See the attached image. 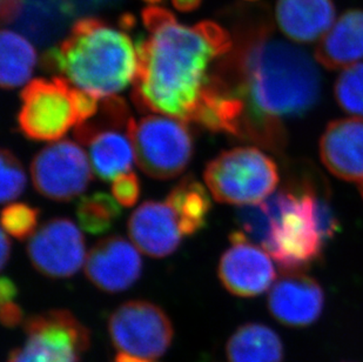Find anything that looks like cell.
I'll use <instances>...</instances> for the list:
<instances>
[{"label":"cell","instance_id":"cell-27","mask_svg":"<svg viewBox=\"0 0 363 362\" xmlns=\"http://www.w3.org/2000/svg\"><path fill=\"white\" fill-rule=\"evenodd\" d=\"M112 195L123 207H132L140 197V182L133 172H127L114 179Z\"/></svg>","mask_w":363,"mask_h":362},{"label":"cell","instance_id":"cell-2","mask_svg":"<svg viewBox=\"0 0 363 362\" xmlns=\"http://www.w3.org/2000/svg\"><path fill=\"white\" fill-rule=\"evenodd\" d=\"M143 21L148 35L137 43L134 105L194 123L212 78L209 70L233 50L232 38L213 21L180 24L160 7L145 9Z\"/></svg>","mask_w":363,"mask_h":362},{"label":"cell","instance_id":"cell-10","mask_svg":"<svg viewBox=\"0 0 363 362\" xmlns=\"http://www.w3.org/2000/svg\"><path fill=\"white\" fill-rule=\"evenodd\" d=\"M108 331L121 353L150 360L164 356L174 335L167 314L144 300L127 301L119 306L110 317Z\"/></svg>","mask_w":363,"mask_h":362},{"label":"cell","instance_id":"cell-7","mask_svg":"<svg viewBox=\"0 0 363 362\" xmlns=\"http://www.w3.org/2000/svg\"><path fill=\"white\" fill-rule=\"evenodd\" d=\"M132 116L125 100L107 97L100 102L99 112L74 128V137L89 148L91 166L98 178L113 181L133 166V145L128 136Z\"/></svg>","mask_w":363,"mask_h":362},{"label":"cell","instance_id":"cell-32","mask_svg":"<svg viewBox=\"0 0 363 362\" xmlns=\"http://www.w3.org/2000/svg\"><path fill=\"white\" fill-rule=\"evenodd\" d=\"M114 362H155L153 360L144 359V358H138V356H130L126 353H121L118 354Z\"/></svg>","mask_w":363,"mask_h":362},{"label":"cell","instance_id":"cell-13","mask_svg":"<svg viewBox=\"0 0 363 362\" xmlns=\"http://www.w3.org/2000/svg\"><path fill=\"white\" fill-rule=\"evenodd\" d=\"M230 241L232 246L221 256L218 267L223 287L241 297H257L269 290L277 279L271 256L241 231H234Z\"/></svg>","mask_w":363,"mask_h":362},{"label":"cell","instance_id":"cell-20","mask_svg":"<svg viewBox=\"0 0 363 362\" xmlns=\"http://www.w3.org/2000/svg\"><path fill=\"white\" fill-rule=\"evenodd\" d=\"M230 362H284L281 339L268 326L246 324L227 342Z\"/></svg>","mask_w":363,"mask_h":362},{"label":"cell","instance_id":"cell-1","mask_svg":"<svg viewBox=\"0 0 363 362\" xmlns=\"http://www.w3.org/2000/svg\"><path fill=\"white\" fill-rule=\"evenodd\" d=\"M212 82L241 104V141L271 150L284 146V120L309 112L323 86L315 59L295 43L273 37L267 26L245 35L228 60L216 66Z\"/></svg>","mask_w":363,"mask_h":362},{"label":"cell","instance_id":"cell-15","mask_svg":"<svg viewBox=\"0 0 363 362\" xmlns=\"http://www.w3.org/2000/svg\"><path fill=\"white\" fill-rule=\"evenodd\" d=\"M325 293L314 278L301 272H284L268 294L271 314L287 327H308L319 320Z\"/></svg>","mask_w":363,"mask_h":362},{"label":"cell","instance_id":"cell-6","mask_svg":"<svg viewBox=\"0 0 363 362\" xmlns=\"http://www.w3.org/2000/svg\"><path fill=\"white\" fill-rule=\"evenodd\" d=\"M128 136L135 163L151 178H175L192 160L194 141L182 120L162 114H150L138 121L130 118Z\"/></svg>","mask_w":363,"mask_h":362},{"label":"cell","instance_id":"cell-22","mask_svg":"<svg viewBox=\"0 0 363 362\" xmlns=\"http://www.w3.org/2000/svg\"><path fill=\"white\" fill-rule=\"evenodd\" d=\"M33 45L24 35L4 30L0 37V84L5 89L24 85L37 65Z\"/></svg>","mask_w":363,"mask_h":362},{"label":"cell","instance_id":"cell-5","mask_svg":"<svg viewBox=\"0 0 363 362\" xmlns=\"http://www.w3.org/2000/svg\"><path fill=\"white\" fill-rule=\"evenodd\" d=\"M203 179L216 202L247 206L269 198L280 175L268 154L257 147L240 146L223 150L209 161Z\"/></svg>","mask_w":363,"mask_h":362},{"label":"cell","instance_id":"cell-28","mask_svg":"<svg viewBox=\"0 0 363 362\" xmlns=\"http://www.w3.org/2000/svg\"><path fill=\"white\" fill-rule=\"evenodd\" d=\"M1 322L6 327H16L23 322V311L13 301L1 302Z\"/></svg>","mask_w":363,"mask_h":362},{"label":"cell","instance_id":"cell-30","mask_svg":"<svg viewBox=\"0 0 363 362\" xmlns=\"http://www.w3.org/2000/svg\"><path fill=\"white\" fill-rule=\"evenodd\" d=\"M175 9L182 12H192L201 4V0H172Z\"/></svg>","mask_w":363,"mask_h":362},{"label":"cell","instance_id":"cell-31","mask_svg":"<svg viewBox=\"0 0 363 362\" xmlns=\"http://www.w3.org/2000/svg\"><path fill=\"white\" fill-rule=\"evenodd\" d=\"M11 254V243L6 232H1V268H5L7 261L10 259Z\"/></svg>","mask_w":363,"mask_h":362},{"label":"cell","instance_id":"cell-24","mask_svg":"<svg viewBox=\"0 0 363 362\" xmlns=\"http://www.w3.org/2000/svg\"><path fill=\"white\" fill-rule=\"evenodd\" d=\"M334 96L345 112L363 116V62L343 70L336 79Z\"/></svg>","mask_w":363,"mask_h":362},{"label":"cell","instance_id":"cell-9","mask_svg":"<svg viewBox=\"0 0 363 362\" xmlns=\"http://www.w3.org/2000/svg\"><path fill=\"white\" fill-rule=\"evenodd\" d=\"M26 342L7 362H79L89 349V331L64 309L32 315L24 326Z\"/></svg>","mask_w":363,"mask_h":362},{"label":"cell","instance_id":"cell-19","mask_svg":"<svg viewBox=\"0 0 363 362\" xmlns=\"http://www.w3.org/2000/svg\"><path fill=\"white\" fill-rule=\"evenodd\" d=\"M315 60L327 70H342L363 60V10L341 14L315 48Z\"/></svg>","mask_w":363,"mask_h":362},{"label":"cell","instance_id":"cell-16","mask_svg":"<svg viewBox=\"0 0 363 362\" xmlns=\"http://www.w3.org/2000/svg\"><path fill=\"white\" fill-rule=\"evenodd\" d=\"M320 157L336 178L357 185L363 199V119L330 121L320 139Z\"/></svg>","mask_w":363,"mask_h":362},{"label":"cell","instance_id":"cell-18","mask_svg":"<svg viewBox=\"0 0 363 362\" xmlns=\"http://www.w3.org/2000/svg\"><path fill=\"white\" fill-rule=\"evenodd\" d=\"M275 23L295 44L319 41L335 23L334 0H278Z\"/></svg>","mask_w":363,"mask_h":362},{"label":"cell","instance_id":"cell-17","mask_svg":"<svg viewBox=\"0 0 363 362\" xmlns=\"http://www.w3.org/2000/svg\"><path fill=\"white\" fill-rule=\"evenodd\" d=\"M127 229L134 246L152 258L171 256L185 236L174 211L166 202L141 204L130 216Z\"/></svg>","mask_w":363,"mask_h":362},{"label":"cell","instance_id":"cell-11","mask_svg":"<svg viewBox=\"0 0 363 362\" xmlns=\"http://www.w3.org/2000/svg\"><path fill=\"white\" fill-rule=\"evenodd\" d=\"M91 170L89 158L79 145L71 141H55L33 158L32 182L45 198L71 202L89 187Z\"/></svg>","mask_w":363,"mask_h":362},{"label":"cell","instance_id":"cell-26","mask_svg":"<svg viewBox=\"0 0 363 362\" xmlns=\"http://www.w3.org/2000/svg\"><path fill=\"white\" fill-rule=\"evenodd\" d=\"M1 202H11L21 197L26 186V175L21 161L11 150H1Z\"/></svg>","mask_w":363,"mask_h":362},{"label":"cell","instance_id":"cell-21","mask_svg":"<svg viewBox=\"0 0 363 362\" xmlns=\"http://www.w3.org/2000/svg\"><path fill=\"white\" fill-rule=\"evenodd\" d=\"M166 202L174 211L184 236H192L203 229L212 209L207 188L191 175L172 188Z\"/></svg>","mask_w":363,"mask_h":362},{"label":"cell","instance_id":"cell-25","mask_svg":"<svg viewBox=\"0 0 363 362\" xmlns=\"http://www.w3.org/2000/svg\"><path fill=\"white\" fill-rule=\"evenodd\" d=\"M39 209L26 204H11L3 209L1 225L5 232L16 239L25 240L35 234Z\"/></svg>","mask_w":363,"mask_h":362},{"label":"cell","instance_id":"cell-34","mask_svg":"<svg viewBox=\"0 0 363 362\" xmlns=\"http://www.w3.org/2000/svg\"><path fill=\"white\" fill-rule=\"evenodd\" d=\"M247 1H257V0H247Z\"/></svg>","mask_w":363,"mask_h":362},{"label":"cell","instance_id":"cell-8","mask_svg":"<svg viewBox=\"0 0 363 362\" xmlns=\"http://www.w3.org/2000/svg\"><path fill=\"white\" fill-rule=\"evenodd\" d=\"M78 125L76 87L66 79H35L23 89L18 126L30 141H57Z\"/></svg>","mask_w":363,"mask_h":362},{"label":"cell","instance_id":"cell-23","mask_svg":"<svg viewBox=\"0 0 363 362\" xmlns=\"http://www.w3.org/2000/svg\"><path fill=\"white\" fill-rule=\"evenodd\" d=\"M121 204L104 192L82 197L77 204L76 214L82 231L100 236L108 232L121 218Z\"/></svg>","mask_w":363,"mask_h":362},{"label":"cell","instance_id":"cell-29","mask_svg":"<svg viewBox=\"0 0 363 362\" xmlns=\"http://www.w3.org/2000/svg\"><path fill=\"white\" fill-rule=\"evenodd\" d=\"M18 288L13 281L10 278L3 277L0 281V300L1 302L5 301H13L14 297H17Z\"/></svg>","mask_w":363,"mask_h":362},{"label":"cell","instance_id":"cell-33","mask_svg":"<svg viewBox=\"0 0 363 362\" xmlns=\"http://www.w3.org/2000/svg\"><path fill=\"white\" fill-rule=\"evenodd\" d=\"M145 3L157 4L160 3L162 0H144Z\"/></svg>","mask_w":363,"mask_h":362},{"label":"cell","instance_id":"cell-12","mask_svg":"<svg viewBox=\"0 0 363 362\" xmlns=\"http://www.w3.org/2000/svg\"><path fill=\"white\" fill-rule=\"evenodd\" d=\"M28 256L35 270L46 277H72L85 263L84 236L69 219H52L30 238Z\"/></svg>","mask_w":363,"mask_h":362},{"label":"cell","instance_id":"cell-4","mask_svg":"<svg viewBox=\"0 0 363 362\" xmlns=\"http://www.w3.org/2000/svg\"><path fill=\"white\" fill-rule=\"evenodd\" d=\"M43 67L103 99L117 96L134 82L137 45L126 32L85 18L73 25L65 40L45 53Z\"/></svg>","mask_w":363,"mask_h":362},{"label":"cell","instance_id":"cell-14","mask_svg":"<svg viewBox=\"0 0 363 362\" xmlns=\"http://www.w3.org/2000/svg\"><path fill=\"white\" fill-rule=\"evenodd\" d=\"M141 272L143 259L139 250L123 236L100 240L86 256V277L107 293H119L133 286Z\"/></svg>","mask_w":363,"mask_h":362},{"label":"cell","instance_id":"cell-3","mask_svg":"<svg viewBox=\"0 0 363 362\" xmlns=\"http://www.w3.org/2000/svg\"><path fill=\"white\" fill-rule=\"evenodd\" d=\"M319 194L303 181L259 204L241 206L235 219L241 232L273 256L284 272H301L320 259L327 243L318 216Z\"/></svg>","mask_w":363,"mask_h":362}]
</instances>
